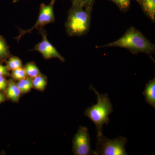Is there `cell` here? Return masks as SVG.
I'll return each instance as SVG.
<instances>
[{
    "label": "cell",
    "mask_w": 155,
    "mask_h": 155,
    "mask_svg": "<svg viewBox=\"0 0 155 155\" xmlns=\"http://www.w3.org/2000/svg\"><path fill=\"white\" fill-rule=\"evenodd\" d=\"M91 138L88 129L86 127L80 126L72 140V152L75 155H95L91 149Z\"/></svg>",
    "instance_id": "obj_6"
},
{
    "label": "cell",
    "mask_w": 155,
    "mask_h": 155,
    "mask_svg": "<svg viewBox=\"0 0 155 155\" xmlns=\"http://www.w3.org/2000/svg\"><path fill=\"white\" fill-rule=\"evenodd\" d=\"M21 1V0H13V3H15L18 2L19 1Z\"/></svg>",
    "instance_id": "obj_22"
},
{
    "label": "cell",
    "mask_w": 155,
    "mask_h": 155,
    "mask_svg": "<svg viewBox=\"0 0 155 155\" xmlns=\"http://www.w3.org/2000/svg\"><path fill=\"white\" fill-rule=\"evenodd\" d=\"M127 142V138L121 136L114 139L107 138L103 134L97 136L95 155H127L125 150Z\"/></svg>",
    "instance_id": "obj_4"
},
{
    "label": "cell",
    "mask_w": 155,
    "mask_h": 155,
    "mask_svg": "<svg viewBox=\"0 0 155 155\" xmlns=\"http://www.w3.org/2000/svg\"><path fill=\"white\" fill-rule=\"evenodd\" d=\"M38 30L42 39L40 42L35 45L31 51L39 52L46 60L56 58H58L61 62H64L65 58L61 55L57 49L48 40L46 31L43 28H39Z\"/></svg>",
    "instance_id": "obj_7"
},
{
    "label": "cell",
    "mask_w": 155,
    "mask_h": 155,
    "mask_svg": "<svg viewBox=\"0 0 155 155\" xmlns=\"http://www.w3.org/2000/svg\"><path fill=\"white\" fill-rule=\"evenodd\" d=\"M93 7L72 5L65 24L67 35L81 37L87 34L90 29Z\"/></svg>",
    "instance_id": "obj_2"
},
{
    "label": "cell",
    "mask_w": 155,
    "mask_h": 155,
    "mask_svg": "<svg viewBox=\"0 0 155 155\" xmlns=\"http://www.w3.org/2000/svg\"><path fill=\"white\" fill-rule=\"evenodd\" d=\"M144 14L152 22L155 21V0H136Z\"/></svg>",
    "instance_id": "obj_8"
},
{
    "label": "cell",
    "mask_w": 155,
    "mask_h": 155,
    "mask_svg": "<svg viewBox=\"0 0 155 155\" xmlns=\"http://www.w3.org/2000/svg\"><path fill=\"white\" fill-rule=\"evenodd\" d=\"M72 5L93 7L96 0H71Z\"/></svg>",
    "instance_id": "obj_18"
},
{
    "label": "cell",
    "mask_w": 155,
    "mask_h": 155,
    "mask_svg": "<svg viewBox=\"0 0 155 155\" xmlns=\"http://www.w3.org/2000/svg\"><path fill=\"white\" fill-rule=\"evenodd\" d=\"M110 1L113 2L122 12H127L130 9L131 0H110Z\"/></svg>",
    "instance_id": "obj_16"
},
{
    "label": "cell",
    "mask_w": 155,
    "mask_h": 155,
    "mask_svg": "<svg viewBox=\"0 0 155 155\" xmlns=\"http://www.w3.org/2000/svg\"><path fill=\"white\" fill-rule=\"evenodd\" d=\"M17 86L20 89L21 93H26L33 87L32 84V78H26L22 80L19 81L17 83Z\"/></svg>",
    "instance_id": "obj_14"
},
{
    "label": "cell",
    "mask_w": 155,
    "mask_h": 155,
    "mask_svg": "<svg viewBox=\"0 0 155 155\" xmlns=\"http://www.w3.org/2000/svg\"><path fill=\"white\" fill-rule=\"evenodd\" d=\"M6 100L5 96L4 95V94L0 92V104L1 103L4 102Z\"/></svg>",
    "instance_id": "obj_21"
},
{
    "label": "cell",
    "mask_w": 155,
    "mask_h": 155,
    "mask_svg": "<svg viewBox=\"0 0 155 155\" xmlns=\"http://www.w3.org/2000/svg\"><path fill=\"white\" fill-rule=\"evenodd\" d=\"M32 87L38 90L43 91L44 90L47 84V79L44 75H40L32 78Z\"/></svg>",
    "instance_id": "obj_12"
},
{
    "label": "cell",
    "mask_w": 155,
    "mask_h": 155,
    "mask_svg": "<svg viewBox=\"0 0 155 155\" xmlns=\"http://www.w3.org/2000/svg\"><path fill=\"white\" fill-rule=\"evenodd\" d=\"M6 89V95L9 99L14 102L19 101L21 92L17 84L11 79L8 82Z\"/></svg>",
    "instance_id": "obj_10"
},
{
    "label": "cell",
    "mask_w": 155,
    "mask_h": 155,
    "mask_svg": "<svg viewBox=\"0 0 155 155\" xmlns=\"http://www.w3.org/2000/svg\"><path fill=\"white\" fill-rule=\"evenodd\" d=\"M22 62L20 59L16 56H11L6 61V67L9 70H13L22 67Z\"/></svg>",
    "instance_id": "obj_15"
},
{
    "label": "cell",
    "mask_w": 155,
    "mask_h": 155,
    "mask_svg": "<svg viewBox=\"0 0 155 155\" xmlns=\"http://www.w3.org/2000/svg\"><path fill=\"white\" fill-rule=\"evenodd\" d=\"M90 88L97 94V102L96 104L87 108L84 114L94 122L96 126L97 136H99L103 134V125H108L110 122L109 116L113 112V106L107 94H100L91 85Z\"/></svg>",
    "instance_id": "obj_3"
},
{
    "label": "cell",
    "mask_w": 155,
    "mask_h": 155,
    "mask_svg": "<svg viewBox=\"0 0 155 155\" xmlns=\"http://www.w3.org/2000/svg\"><path fill=\"white\" fill-rule=\"evenodd\" d=\"M55 0H51L50 3L46 5L44 3H42L39 8V14L38 19L34 25L28 30H22L18 28L19 31V35L16 37L17 41H19L22 36L26 34L30 33L34 29H38L43 28V26L51 23H54L55 21L54 14V5Z\"/></svg>",
    "instance_id": "obj_5"
},
{
    "label": "cell",
    "mask_w": 155,
    "mask_h": 155,
    "mask_svg": "<svg viewBox=\"0 0 155 155\" xmlns=\"http://www.w3.org/2000/svg\"><path fill=\"white\" fill-rule=\"evenodd\" d=\"M8 82L5 77L0 76V91H4L6 90Z\"/></svg>",
    "instance_id": "obj_20"
},
{
    "label": "cell",
    "mask_w": 155,
    "mask_h": 155,
    "mask_svg": "<svg viewBox=\"0 0 155 155\" xmlns=\"http://www.w3.org/2000/svg\"><path fill=\"white\" fill-rule=\"evenodd\" d=\"M112 47L124 48L135 54L144 53L151 55L155 51L154 44L149 40L140 31L133 26L129 27L123 36L116 41L97 48Z\"/></svg>",
    "instance_id": "obj_1"
},
{
    "label": "cell",
    "mask_w": 155,
    "mask_h": 155,
    "mask_svg": "<svg viewBox=\"0 0 155 155\" xmlns=\"http://www.w3.org/2000/svg\"><path fill=\"white\" fill-rule=\"evenodd\" d=\"M143 94L148 104L155 108V78L150 80L146 84L145 88Z\"/></svg>",
    "instance_id": "obj_9"
},
{
    "label": "cell",
    "mask_w": 155,
    "mask_h": 155,
    "mask_svg": "<svg viewBox=\"0 0 155 155\" xmlns=\"http://www.w3.org/2000/svg\"><path fill=\"white\" fill-rule=\"evenodd\" d=\"M11 76L14 80H21L27 77L24 68L20 67L12 70Z\"/></svg>",
    "instance_id": "obj_17"
},
{
    "label": "cell",
    "mask_w": 155,
    "mask_h": 155,
    "mask_svg": "<svg viewBox=\"0 0 155 155\" xmlns=\"http://www.w3.org/2000/svg\"><path fill=\"white\" fill-rule=\"evenodd\" d=\"M9 71L6 66H4L0 63V76L5 77L10 76Z\"/></svg>",
    "instance_id": "obj_19"
},
{
    "label": "cell",
    "mask_w": 155,
    "mask_h": 155,
    "mask_svg": "<svg viewBox=\"0 0 155 155\" xmlns=\"http://www.w3.org/2000/svg\"><path fill=\"white\" fill-rule=\"evenodd\" d=\"M26 75L31 78L36 77L41 74L38 67L34 62H29L24 67Z\"/></svg>",
    "instance_id": "obj_13"
},
{
    "label": "cell",
    "mask_w": 155,
    "mask_h": 155,
    "mask_svg": "<svg viewBox=\"0 0 155 155\" xmlns=\"http://www.w3.org/2000/svg\"><path fill=\"white\" fill-rule=\"evenodd\" d=\"M11 56L10 48L5 39L0 35V61H7Z\"/></svg>",
    "instance_id": "obj_11"
}]
</instances>
